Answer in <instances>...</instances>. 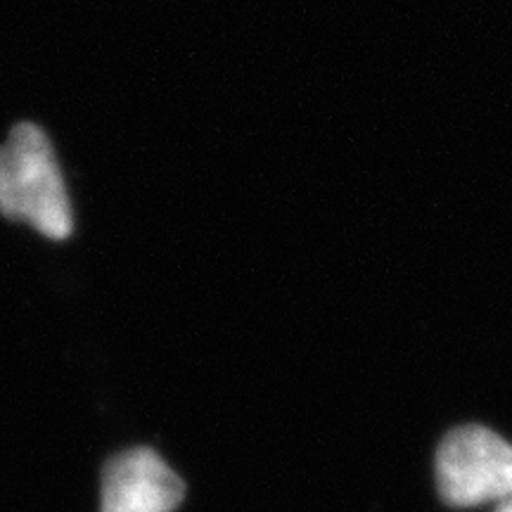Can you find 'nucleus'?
I'll return each mask as SVG.
<instances>
[{
    "label": "nucleus",
    "mask_w": 512,
    "mask_h": 512,
    "mask_svg": "<svg viewBox=\"0 0 512 512\" xmlns=\"http://www.w3.org/2000/svg\"><path fill=\"white\" fill-rule=\"evenodd\" d=\"M0 214L50 240L74 233V207L53 143L36 124H17L0 147Z\"/></svg>",
    "instance_id": "obj_1"
},
{
    "label": "nucleus",
    "mask_w": 512,
    "mask_h": 512,
    "mask_svg": "<svg viewBox=\"0 0 512 512\" xmlns=\"http://www.w3.org/2000/svg\"><path fill=\"white\" fill-rule=\"evenodd\" d=\"M434 467L439 494L453 508L512 496V446L482 425L448 432L437 448Z\"/></svg>",
    "instance_id": "obj_2"
},
{
    "label": "nucleus",
    "mask_w": 512,
    "mask_h": 512,
    "mask_svg": "<svg viewBox=\"0 0 512 512\" xmlns=\"http://www.w3.org/2000/svg\"><path fill=\"white\" fill-rule=\"evenodd\" d=\"M183 498V479L152 448L119 453L102 470L100 512H174Z\"/></svg>",
    "instance_id": "obj_3"
},
{
    "label": "nucleus",
    "mask_w": 512,
    "mask_h": 512,
    "mask_svg": "<svg viewBox=\"0 0 512 512\" xmlns=\"http://www.w3.org/2000/svg\"><path fill=\"white\" fill-rule=\"evenodd\" d=\"M496 512H512V496L503 498V503L498 505V510H496Z\"/></svg>",
    "instance_id": "obj_4"
}]
</instances>
